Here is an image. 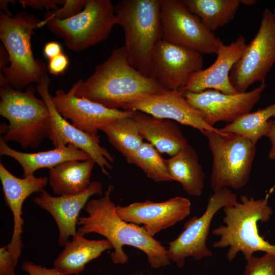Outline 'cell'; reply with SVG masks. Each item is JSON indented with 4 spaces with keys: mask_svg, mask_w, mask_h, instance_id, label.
<instances>
[{
    "mask_svg": "<svg viewBox=\"0 0 275 275\" xmlns=\"http://www.w3.org/2000/svg\"><path fill=\"white\" fill-rule=\"evenodd\" d=\"M114 186L109 185L104 195L93 199L87 203L85 210L87 216L79 217L77 232L83 235L95 233L104 236L112 243L114 251L111 257L115 264H125L128 257L123 249L129 245L146 254L151 266L159 268L170 263L167 249L158 240L149 235L142 227L127 222L117 214L115 203L111 199Z\"/></svg>",
    "mask_w": 275,
    "mask_h": 275,
    "instance_id": "obj_1",
    "label": "cell"
},
{
    "mask_svg": "<svg viewBox=\"0 0 275 275\" xmlns=\"http://www.w3.org/2000/svg\"><path fill=\"white\" fill-rule=\"evenodd\" d=\"M167 90L157 80L131 66L123 46L113 50L106 61L95 67L75 94L106 107L120 109L135 100Z\"/></svg>",
    "mask_w": 275,
    "mask_h": 275,
    "instance_id": "obj_2",
    "label": "cell"
},
{
    "mask_svg": "<svg viewBox=\"0 0 275 275\" xmlns=\"http://www.w3.org/2000/svg\"><path fill=\"white\" fill-rule=\"evenodd\" d=\"M273 190L271 188L264 198L257 200L242 195L239 202L223 208L225 225L213 230V235L219 237L213 246L229 247L227 253L229 261H232L239 252L246 260L257 251L275 254V244L269 243L261 236L257 227L258 222H267L272 214L268 199Z\"/></svg>",
    "mask_w": 275,
    "mask_h": 275,
    "instance_id": "obj_3",
    "label": "cell"
},
{
    "mask_svg": "<svg viewBox=\"0 0 275 275\" xmlns=\"http://www.w3.org/2000/svg\"><path fill=\"white\" fill-rule=\"evenodd\" d=\"M36 88L29 86L25 92L10 85L1 87L0 115L9 124H1L2 139L19 143L23 149L37 148L49 138L50 115L43 99L35 95Z\"/></svg>",
    "mask_w": 275,
    "mask_h": 275,
    "instance_id": "obj_4",
    "label": "cell"
},
{
    "mask_svg": "<svg viewBox=\"0 0 275 275\" xmlns=\"http://www.w3.org/2000/svg\"><path fill=\"white\" fill-rule=\"evenodd\" d=\"M116 24L124 32L131 66L151 77L153 50L162 39L160 0H123L115 6Z\"/></svg>",
    "mask_w": 275,
    "mask_h": 275,
    "instance_id": "obj_5",
    "label": "cell"
},
{
    "mask_svg": "<svg viewBox=\"0 0 275 275\" xmlns=\"http://www.w3.org/2000/svg\"><path fill=\"white\" fill-rule=\"evenodd\" d=\"M41 20L21 11L13 17L0 11V39L7 50L10 63L3 73L10 86L22 90L32 82L37 84L47 74V66L40 59L34 57L31 39Z\"/></svg>",
    "mask_w": 275,
    "mask_h": 275,
    "instance_id": "obj_6",
    "label": "cell"
},
{
    "mask_svg": "<svg viewBox=\"0 0 275 275\" xmlns=\"http://www.w3.org/2000/svg\"><path fill=\"white\" fill-rule=\"evenodd\" d=\"M213 156L210 185L213 192L230 187L240 189L248 183L256 144L239 134L205 131Z\"/></svg>",
    "mask_w": 275,
    "mask_h": 275,
    "instance_id": "obj_7",
    "label": "cell"
},
{
    "mask_svg": "<svg viewBox=\"0 0 275 275\" xmlns=\"http://www.w3.org/2000/svg\"><path fill=\"white\" fill-rule=\"evenodd\" d=\"M115 6L110 0H86L82 10L66 20L52 18L45 23L66 46L75 52L105 40L117 24Z\"/></svg>",
    "mask_w": 275,
    "mask_h": 275,
    "instance_id": "obj_8",
    "label": "cell"
},
{
    "mask_svg": "<svg viewBox=\"0 0 275 275\" xmlns=\"http://www.w3.org/2000/svg\"><path fill=\"white\" fill-rule=\"evenodd\" d=\"M274 64L275 19L272 11L266 8L257 34L231 70V84L238 93L246 92L255 82L265 83Z\"/></svg>",
    "mask_w": 275,
    "mask_h": 275,
    "instance_id": "obj_9",
    "label": "cell"
},
{
    "mask_svg": "<svg viewBox=\"0 0 275 275\" xmlns=\"http://www.w3.org/2000/svg\"><path fill=\"white\" fill-rule=\"evenodd\" d=\"M162 38L202 54H216L220 38L192 13L183 0H160Z\"/></svg>",
    "mask_w": 275,
    "mask_h": 275,
    "instance_id": "obj_10",
    "label": "cell"
},
{
    "mask_svg": "<svg viewBox=\"0 0 275 275\" xmlns=\"http://www.w3.org/2000/svg\"><path fill=\"white\" fill-rule=\"evenodd\" d=\"M237 201L236 194L228 188L214 191L208 199L204 213L199 217L194 215L189 219L185 223L182 232L169 243L167 251L169 260L181 268L184 265L187 257L200 260L212 256L206 242L212 219L219 209Z\"/></svg>",
    "mask_w": 275,
    "mask_h": 275,
    "instance_id": "obj_11",
    "label": "cell"
},
{
    "mask_svg": "<svg viewBox=\"0 0 275 275\" xmlns=\"http://www.w3.org/2000/svg\"><path fill=\"white\" fill-rule=\"evenodd\" d=\"M50 78L46 74L36 84V91L47 104L50 115V133L49 139L54 148L72 144L84 151L108 175L106 169H113L111 163L114 158L107 149L100 144L99 135H92L75 127L64 119L53 104L48 86Z\"/></svg>",
    "mask_w": 275,
    "mask_h": 275,
    "instance_id": "obj_12",
    "label": "cell"
},
{
    "mask_svg": "<svg viewBox=\"0 0 275 275\" xmlns=\"http://www.w3.org/2000/svg\"><path fill=\"white\" fill-rule=\"evenodd\" d=\"M77 80L70 89H58L51 99L56 110L79 129L92 135L104 126L121 118L131 117L134 111L111 109L85 98L77 96L76 91L82 81Z\"/></svg>",
    "mask_w": 275,
    "mask_h": 275,
    "instance_id": "obj_13",
    "label": "cell"
},
{
    "mask_svg": "<svg viewBox=\"0 0 275 275\" xmlns=\"http://www.w3.org/2000/svg\"><path fill=\"white\" fill-rule=\"evenodd\" d=\"M203 67L201 53L162 38L152 53L151 77L168 90L180 91L190 76L203 69Z\"/></svg>",
    "mask_w": 275,
    "mask_h": 275,
    "instance_id": "obj_14",
    "label": "cell"
},
{
    "mask_svg": "<svg viewBox=\"0 0 275 275\" xmlns=\"http://www.w3.org/2000/svg\"><path fill=\"white\" fill-rule=\"evenodd\" d=\"M265 87V83L261 84L250 91L232 95L211 89L183 94L187 102L202 114L205 122L213 127L221 121L232 123L250 113Z\"/></svg>",
    "mask_w": 275,
    "mask_h": 275,
    "instance_id": "obj_15",
    "label": "cell"
},
{
    "mask_svg": "<svg viewBox=\"0 0 275 275\" xmlns=\"http://www.w3.org/2000/svg\"><path fill=\"white\" fill-rule=\"evenodd\" d=\"M117 214L124 221L143 228L153 237L186 217L190 213L191 203L184 197H176L162 202L148 200L126 206H117Z\"/></svg>",
    "mask_w": 275,
    "mask_h": 275,
    "instance_id": "obj_16",
    "label": "cell"
},
{
    "mask_svg": "<svg viewBox=\"0 0 275 275\" xmlns=\"http://www.w3.org/2000/svg\"><path fill=\"white\" fill-rule=\"evenodd\" d=\"M123 110L142 112L154 117L176 121L191 126L202 134L205 131H217L204 120L202 114L186 101L183 93L169 90L135 100L125 105Z\"/></svg>",
    "mask_w": 275,
    "mask_h": 275,
    "instance_id": "obj_17",
    "label": "cell"
},
{
    "mask_svg": "<svg viewBox=\"0 0 275 275\" xmlns=\"http://www.w3.org/2000/svg\"><path fill=\"white\" fill-rule=\"evenodd\" d=\"M246 46L242 35L229 45L220 40L217 58L209 67L195 72L189 77L182 93H199L206 90H217L226 94L238 93L231 85L229 75L235 63L241 57Z\"/></svg>",
    "mask_w": 275,
    "mask_h": 275,
    "instance_id": "obj_18",
    "label": "cell"
},
{
    "mask_svg": "<svg viewBox=\"0 0 275 275\" xmlns=\"http://www.w3.org/2000/svg\"><path fill=\"white\" fill-rule=\"evenodd\" d=\"M0 179L6 204L13 216V232L11 240L7 245L8 250L15 264H18L22 252L24 221L22 205L26 198L34 193H41L48 183L46 177H37L34 175L18 178L13 175L0 162Z\"/></svg>",
    "mask_w": 275,
    "mask_h": 275,
    "instance_id": "obj_19",
    "label": "cell"
},
{
    "mask_svg": "<svg viewBox=\"0 0 275 275\" xmlns=\"http://www.w3.org/2000/svg\"><path fill=\"white\" fill-rule=\"evenodd\" d=\"M102 190V183L94 181L86 191L79 194L52 196L43 189L33 199L36 205L47 211L54 218L59 229L58 243L60 246H64L69 238L76 234L81 210L92 196L101 195Z\"/></svg>",
    "mask_w": 275,
    "mask_h": 275,
    "instance_id": "obj_20",
    "label": "cell"
},
{
    "mask_svg": "<svg viewBox=\"0 0 275 275\" xmlns=\"http://www.w3.org/2000/svg\"><path fill=\"white\" fill-rule=\"evenodd\" d=\"M143 138L160 153L171 156L188 144L180 127L174 121L134 111L132 116Z\"/></svg>",
    "mask_w": 275,
    "mask_h": 275,
    "instance_id": "obj_21",
    "label": "cell"
},
{
    "mask_svg": "<svg viewBox=\"0 0 275 275\" xmlns=\"http://www.w3.org/2000/svg\"><path fill=\"white\" fill-rule=\"evenodd\" d=\"M0 155L14 158L23 170V177L34 175L42 168L50 169L66 161L86 160L90 156L84 151L72 144L60 146L53 149L35 153H25L10 147L2 138L0 139Z\"/></svg>",
    "mask_w": 275,
    "mask_h": 275,
    "instance_id": "obj_22",
    "label": "cell"
},
{
    "mask_svg": "<svg viewBox=\"0 0 275 275\" xmlns=\"http://www.w3.org/2000/svg\"><path fill=\"white\" fill-rule=\"evenodd\" d=\"M72 237L71 240L66 242L54 261V267L65 275L81 273L88 263L99 257L104 251L113 249L106 239L90 240L78 232Z\"/></svg>",
    "mask_w": 275,
    "mask_h": 275,
    "instance_id": "obj_23",
    "label": "cell"
},
{
    "mask_svg": "<svg viewBox=\"0 0 275 275\" xmlns=\"http://www.w3.org/2000/svg\"><path fill=\"white\" fill-rule=\"evenodd\" d=\"M94 161L71 160L62 162L49 171L48 183L54 194L74 195L86 191L89 187Z\"/></svg>",
    "mask_w": 275,
    "mask_h": 275,
    "instance_id": "obj_24",
    "label": "cell"
},
{
    "mask_svg": "<svg viewBox=\"0 0 275 275\" xmlns=\"http://www.w3.org/2000/svg\"><path fill=\"white\" fill-rule=\"evenodd\" d=\"M166 161L170 175L174 181L181 184L186 193L193 196L202 194L205 173L197 153L191 145L187 144Z\"/></svg>",
    "mask_w": 275,
    "mask_h": 275,
    "instance_id": "obj_25",
    "label": "cell"
},
{
    "mask_svg": "<svg viewBox=\"0 0 275 275\" xmlns=\"http://www.w3.org/2000/svg\"><path fill=\"white\" fill-rule=\"evenodd\" d=\"M189 10L213 32L232 20L241 0H183Z\"/></svg>",
    "mask_w": 275,
    "mask_h": 275,
    "instance_id": "obj_26",
    "label": "cell"
},
{
    "mask_svg": "<svg viewBox=\"0 0 275 275\" xmlns=\"http://www.w3.org/2000/svg\"><path fill=\"white\" fill-rule=\"evenodd\" d=\"M275 117V102L263 108L244 114L232 123L219 128L221 132L243 136L256 144L269 128L270 118Z\"/></svg>",
    "mask_w": 275,
    "mask_h": 275,
    "instance_id": "obj_27",
    "label": "cell"
},
{
    "mask_svg": "<svg viewBox=\"0 0 275 275\" xmlns=\"http://www.w3.org/2000/svg\"><path fill=\"white\" fill-rule=\"evenodd\" d=\"M132 116L116 120L100 130L124 156L136 150L144 142Z\"/></svg>",
    "mask_w": 275,
    "mask_h": 275,
    "instance_id": "obj_28",
    "label": "cell"
},
{
    "mask_svg": "<svg viewBox=\"0 0 275 275\" xmlns=\"http://www.w3.org/2000/svg\"><path fill=\"white\" fill-rule=\"evenodd\" d=\"M124 157L128 163L139 167L149 178L155 182L174 181L168 172L166 159L149 143L144 142L136 150Z\"/></svg>",
    "mask_w": 275,
    "mask_h": 275,
    "instance_id": "obj_29",
    "label": "cell"
},
{
    "mask_svg": "<svg viewBox=\"0 0 275 275\" xmlns=\"http://www.w3.org/2000/svg\"><path fill=\"white\" fill-rule=\"evenodd\" d=\"M243 275H275V254L265 253L261 257L252 256L246 260Z\"/></svg>",
    "mask_w": 275,
    "mask_h": 275,
    "instance_id": "obj_30",
    "label": "cell"
},
{
    "mask_svg": "<svg viewBox=\"0 0 275 275\" xmlns=\"http://www.w3.org/2000/svg\"><path fill=\"white\" fill-rule=\"evenodd\" d=\"M86 1L65 0L64 4L62 7L45 13L43 20H41L38 24V28L44 26L46 22L52 18L66 20L77 15L84 9Z\"/></svg>",
    "mask_w": 275,
    "mask_h": 275,
    "instance_id": "obj_31",
    "label": "cell"
},
{
    "mask_svg": "<svg viewBox=\"0 0 275 275\" xmlns=\"http://www.w3.org/2000/svg\"><path fill=\"white\" fill-rule=\"evenodd\" d=\"M7 245L0 249V275H16V266Z\"/></svg>",
    "mask_w": 275,
    "mask_h": 275,
    "instance_id": "obj_32",
    "label": "cell"
},
{
    "mask_svg": "<svg viewBox=\"0 0 275 275\" xmlns=\"http://www.w3.org/2000/svg\"><path fill=\"white\" fill-rule=\"evenodd\" d=\"M23 7L28 6L37 10L45 9L47 12L55 10L59 5L63 6L65 0H19Z\"/></svg>",
    "mask_w": 275,
    "mask_h": 275,
    "instance_id": "obj_33",
    "label": "cell"
},
{
    "mask_svg": "<svg viewBox=\"0 0 275 275\" xmlns=\"http://www.w3.org/2000/svg\"><path fill=\"white\" fill-rule=\"evenodd\" d=\"M69 65V59L63 52L48 60L47 65V71L54 75L63 74Z\"/></svg>",
    "mask_w": 275,
    "mask_h": 275,
    "instance_id": "obj_34",
    "label": "cell"
},
{
    "mask_svg": "<svg viewBox=\"0 0 275 275\" xmlns=\"http://www.w3.org/2000/svg\"><path fill=\"white\" fill-rule=\"evenodd\" d=\"M22 269L29 275H65L54 267L48 268L36 265L30 261H24L21 264Z\"/></svg>",
    "mask_w": 275,
    "mask_h": 275,
    "instance_id": "obj_35",
    "label": "cell"
},
{
    "mask_svg": "<svg viewBox=\"0 0 275 275\" xmlns=\"http://www.w3.org/2000/svg\"><path fill=\"white\" fill-rule=\"evenodd\" d=\"M63 53L61 44L56 41H51L45 44L43 48L44 56L49 60Z\"/></svg>",
    "mask_w": 275,
    "mask_h": 275,
    "instance_id": "obj_36",
    "label": "cell"
},
{
    "mask_svg": "<svg viewBox=\"0 0 275 275\" xmlns=\"http://www.w3.org/2000/svg\"><path fill=\"white\" fill-rule=\"evenodd\" d=\"M266 136L270 139L271 147L268 154V158L275 160V118L269 121V128Z\"/></svg>",
    "mask_w": 275,
    "mask_h": 275,
    "instance_id": "obj_37",
    "label": "cell"
},
{
    "mask_svg": "<svg viewBox=\"0 0 275 275\" xmlns=\"http://www.w3.org/2000/svg\"><path fill=\"white\" fill-rule=\"evenodd\" d=\"M10 61L8 53L4 46L0 45V71L10 65Z\"/></svg>",
    "mask_w": 275,
    "mask_h": 275,
    "instance_id": "obj_38",
    "label": "cell"
},
{
    "mask_svg": "<svg viewBox=\"0 0 275 275\" xmlns=\"http://www.w3.org/2000/svg\"><path fill=\"white\" fill-rule=\"evenodd\" d=\"M12 1L9 0H1L0 1V8L2 10H4V12L7 15L9 16H12L11 13L10 12L8 8V3L11 2Z\"/></svg>",
    "mask_w": 275,
    "mask_h": 275,
    "instance_id": "obj_39",
    "label": "cell"
},
{
    "mask_svg": "<svg viewBox=\"0 0 275 275\" xmlns=\"http://www.w3.org/2000/svg\"><path fill=\"white\" fill-rule=\"evenodd\" d=\"M257 3L256 0H241V4L246 6H252Z\"/></svg>",
    "mask_w": 275,
    "mask_h": 275,
    "instance_id": "obj_40",
    "label": "cell"
},
{
    "mask_svg": "<svg viewBox=\"0 0 275 275\" xmlns=\"http://www.w3.org/2000/svg\"><path fill=\"white\" fill-rule=\"evenodd\" d=\"M272 13H273V15L274 18V19H275V9H274V10L272 11Z\"/></svg>",
    "mask_w": 275,
    "mask_h": 275,
    "instance_id": "obj_41",
    "label": "cell"
}]
</instances>
